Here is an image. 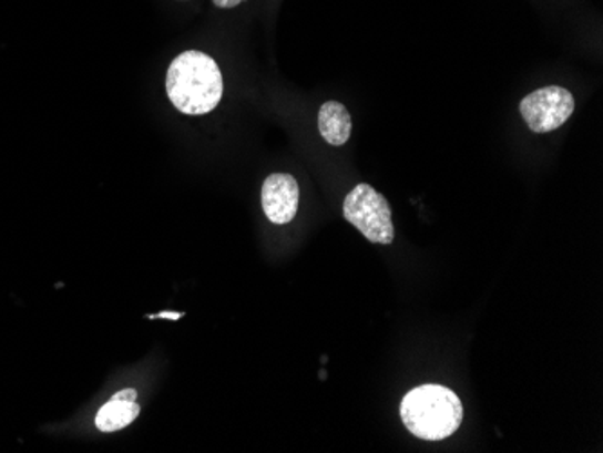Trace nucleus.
<instances>
[{
  "label": "nucleus",
  "instance_id": "f257e3e1",
  "mask_svg": "<svg viewBox=\"0 0 603 453\" xmlns=\"http://www.w3.org/2000/svg\"><path fill=\"white\" fill-rule=\"evenodd\" d=\"M224 83L219 65L201 51H185L172 60L166 73V94L174 107L188 116L214 111L223 97Z\"/></svg>",
  "mask_w": 603,
  "mask_h": 453
},
{
  "label": "nucleus",
  "instance_id": "f03ea898",
  "mask_svg": "<svg viewBox=\"0 0 603 453\" xmlns=\"http://www.w3.org/2000/svg\"><path fill=\"white\" fill-rule=\"evenodd\" d=\"M461 401L452 390L423 385L410 390L401 401V420L410 434L423 441H443L458 432L462 423Z\"/></svg>",
  "mask_w": 603,
  "mask_h": 453
},
{
  "label": "nucleus",
  "instance_id": "7ed1b4c3",
  "mask_svg": "<svg viewBox=\"0 0 603 453\" xmlns=\"http://www.w3.org/2000/svg\"><path fill=\"white\" fill-rule=\"evenodd\" d=\"M344 215L366 239L375 244H392L395 225L389 200L367 183L355 186L344 200Z\"/></svg>",
  "mask_w": 603,
  "mask_h": 453
},
{
  "label": "nucleus",
  "instance_id": "20e7f679",
  "mask_svg": "<svg viewBox=\"0 0 603 453\" xmlns=\"http://www.w3.org/2000/svg\"><path fill=\"white\" fill-rule=\"evenodd\" d=\"M519 109L531 132L548 134L562 127L573 116L574 96L568 89L550 85L522 97Z\"/></svg>",
  "mask_w": 603,
  "mask_h": 453
},
{
  "label": "nucleus",
  "instance_id": "39448f33",
  "mask_svg": "<svg viewBox=\"0 0 603 453\" xmlns=\"http://www.w3.org/2000/svg\"><path fill=\"white\" fill-rule=\"evenodd\" d=\"M300 200V188L289 174H272L263 185L264 214L275 225H287L295 219Z\"/></svg>",
  "mask_w": 603,
  "mask_h": 453
},
{
  "label": "nucleus",
  "instance_id": "423d86ee",
  "mask_svg": "<svg viewBox=\"0 0 603 453\" xmlns=\"http://www.w3.org/2000/svg\"><path fill=\"white\" fill-rule=\"evenodd\" d=\"M318 131L329 145H346L352 132V120L346 105L340 102L324 103L318 113Z\"/></svg>",
  "mask_w": 603,
  "mask_h": 453
},
{
  "label": "nucleus",
  "instance_id": "0eeeda50",
  "mask_svg": "<svg viewBox=\"0 0 603 453\" xmlns=\"http://www.w3.org/2000/svg\"><path fill=\"white\" fill-rule=\"evenodd\" d=\"M140 412H142V409H140L136 401L114 400L112 398L98 412V430H102V432H117V430L129 426L132 421H136Z\"/></svg>",
  "mask_w": 603,
  "mask_h": 453
},
{
  "label": "nucleus",
  "instance_id": "6e6552de",
  "mask_svg": "<svg viewBox=\"0 0 603 453\" xmlns=\"http://www.w3.org/2000/svg\"><path fill=\"white\" fill-rule=\"evenodd\" d=\"M212 2L221 10H232V8H237L238 4H243L246 0H212Z\"/></svg>",
  "mask_w": 603,
  "mask_h": 453
},
{
  "label": "nucleus",
  "instance_id": "1a4fd4ad",
  "mask_svg": "<svg viewBox=\"0 0 603 453\" xmlns=\"http://www.w3.org/2000/svg\"><path fill=\"white\" fill-rule=\"evenodd\" d=\"M112 398L114 400L136 401L137 392L134 389L122 390V392H116Z\"/></svg>",
  "mask_w": 603,
  "mask_h": 453
},
{
  "label": "nucleus",
  "instance_id": "9d476101",
  "mask_svg": "<svg viewBox=\"0 0 603 453\" xmlns=\"http://www.w3.org/2000/svg\"><path fill=\"white\" fill-rule=\"evenodd\" d=\"M183 317L181 312H161L160 318H172V320H177V318Z\"/></svg>",
  "mask_w": 603,
  "mask_h": 453
}]
</instances>
